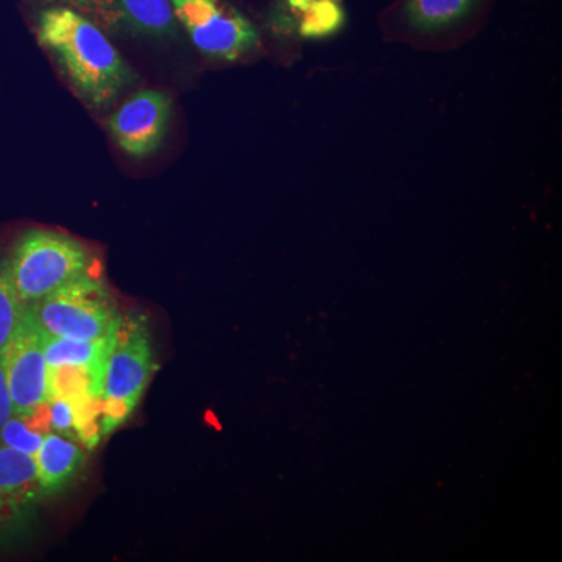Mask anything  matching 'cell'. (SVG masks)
<instances>
[{"label": "cell", "instance_id": "cell-1", "mask_svg": "<svg viewBox=\"0 0 562 562\" xmlns=\"http://www.w3.org/2000/svg\"><path fill=\"white\" fill-rule=\"evenodd\" d=\"M36 35L77 94L92 109H106L135 81L120 50L80 11L65 5L41 10Z\"/></svg>", "mask_w": 562, "mask_h": 562}, {"label": "cell", "instance_id": "cell-2", "mask_svg": "<svg viewBox=\"0 0 562 562\" xmlns=\"http://www.w3.org/2000/svg\"><path fill=\"white\" fill-rule=\"evenodd\" d=\"M5 265L14 290L27 306L92 273V257L83 244L44 228L25 232Z\"/></svg>", "mask_w": 562, "mask_h": 562}, {"label": "cell", "instance_id": "cell-3", "mask_svg": "<svg viewBox=\"0 0 562 562\" xmlns=\"http://www.w3.org/2000/svg\"><path fill=\"white\" fill-rule=\"evenodd\" d=\"M154 371L149 324L140 314H125L121 317L103 373V436L117 430L132 416Z\"/></svg>", "mask_w": 562, "mask_h": 562}, {"label": "cell", "instance_id": "cell-4", "mask_svg": "<svg viewBox=\"0 0 562 562\" xmlns=\"http://www.w3.org/2000/svg\"><path fill=\"white\" fill-rule=\"evenodd\" d=\"M29 312L46 335L77 341L111 338L122 317L109 288L94 273L33 303Z\"/></svg>", "mask_w": 562, "mask_h": 562}, {"label": "cell", "instance_id": "cell-5", "mask_svg": "<svg viewBox=\"0 0 562 562\" xmlns=\"http://www.w3.org/2000/svg\"><path fill=\"white\" fill-rule=\"evenodd\" d=\"M177 22L202 54L235 61L257 49L260 33L222 0H171Z\"/></svg>", "mask_w": 562, "mask_h": 562}, {"label": "cell", "instance_id": "cell-6", "mask_svg": "<svg viewBox=\"0 0 562 562\" xmlns=\"http://www.w3.org/2000/svg\"><path fill=\"white\" fill-rule=\"evenodd\" d=\"M14 414H29L47 402V368L43 330L25 313L20 327L0 351Z\"/></svg>", "mask_w": 562, "mask_h": 562}, {"label": "cell", "instance_id": "cell-7", "mask_svg": "<svg viewBox=\"0 0 562 562\" xmlns=\"http://www.w3.org/2000/svg\"><path fill=\"white\" fill-rule=\"evenodd\" d=\"M171 117L172 101L166 92L143 90L122 103L110 117L109 128L128 157L146 158L165 143Z\"/></svg>", "mask_w": 562, "mask_h": 562}, {"label": "cell", "instance_id": "cell-8", "mask_svg": "<svg viewBox=\"0 0 562 562\" xmlns=\"http://www.w3.org/2000/svg\"><path fill=\"white\" fill-rule=\"evenodd\" d=\"M43 498L35 460L0 443V539L24 528Z\"/></svg>", "mask_w": 562, "mask_h": 562}, {"label": "cell", "instance_id": "cell-9", "mask_svg": "<svg viewBox=\"0 0 562 562\" xmlns=\"http://www.w3.org/2000/svg\"><path fill=\"white\" fill-rule=\"evenodd\" d=\"M33 460L43 497H54L79 480L87 465V453L72 439L50 431L44 436Z\"/></svg>", "mask_w": 562, "mask_h": 562}, {"label": "cell", "instance_id": "cell-10", "mask_svg": "<svg viewBox=\"0 0 562 562\" xmlns=\"http://www.w3.org/2000/svg\"><path fill=\"white\" fill-rule=\"evenodd\" d=\"M110 13L132 31L150 36H168L177 32L171 0H105Z\"/></svg>", "mask_w": 562, "mask_h": 562}, {"label": "cell", "instance_id": "cell-11", "mask_svg": "<svg viewBox=\"0 0 562 562\" xmlns=\"http://www.w3.org/2000/svg\"><path fill=\"white\" fill-rule=\"evenodd\" d=\"M114 336L98 339V341H77V339L57 338V336L46 335L43 331L44 357H46L47 368L80 366V368L90 369L103 379L106 360L113 349Z\"/></svg>", "mask_w": 562, "mask_h": 562}, {"label": "cell", "instance_id": "cell-12", "mask_svg": "<svg viewBox=\"0 0 562 562\" xmlns=\"http://www.w3.org/2000/svg\"><path fill=\"white\" fill-rule=\"evenodd\" d=\"M476 0H408L405 16L420 32H438L464 20Z\"/></svg>", "mask_w": 562, "mask_h": 562}, {"label": "cell", "instance_id": "cell-13", "mask_svg": "<svg viewBox=\"0 0 562 562\" xmlns=\"http://www.w3.org/2000/svg\"><path fill=\"white\" fill-rule=\"evenodd\" d=\"M103 379L98 373L80 366H58L49 368L47 373V401L49 398H66L70 403L87 395L101 397Z\"/></svg>", "mask_w": 562, "mask_h": 562}, {"label": "cell", "instance_id": "cell-14", "mask_svg": "<svg viewBox=\"0 0 562 562\" xmlns=\"http://www.w3.org/2000/svg\"><path fill=\"white\" fill-rule=\"evenodd\" d=\"M301 13V33L306 38H324L341 29L344 11L335 0H290Z\"/></svg>", "mask_w": 562, "mask_h": 562}, {"label": "cell", "instance_id": "cell-15", "mask_svg": "<svg viewBox=\"0 0 562 562\" xmlns=\"http://www.w3.org/2000/svg\"><path fill=\"white\" fill-rule=\"evenodd\" d=\"M27 310L14 290L5 261H0V351L20 327Z\"/></svg>", "mask_w": 562, "mask_h": 562}, {"label": "cell", "instance_id": "cell-16", "mask_svg": "<svg viewBox=\"0 0 562 562\" xmlns=\"http://www.w3.org/2000/svg\"><path fill=\"white\" fill-rule=\"evenodd\" d=\"M72 406L76 438L88 450L95 449L103 436L101 397L87 395L72 402Z\"/></svg>", "mask_w": 562, "mask_h": 562}, {"label": "cell", "instance_id": "cell-17", "mask_svg": "<svg viewBox=\"0 0 562 562\" xmlns=\"http://www.w3.org/2000/svg\"><path fill=\"white\" fill-rule=\"evenodd\" d=\"M44 432L35 430L22 414H13L0 428V443L18 450V452L35 457L41 443L44 441Z\"/></svg>", "mask_w": 562, "mask_h": 562}, {"label": "cell", "instance_id": "cell-18", "mask_svg": "<svg viewBox=\"0 0 562 562\" xmlns=\"http://www.w3.org/2000/svg\"><path fill=\"white\" fill-rule=\"evenodd\" d=\"M47 406H49L50 431L58 432V435L66 436L69 439L76 438L72 403L66 401V398H49Z\"/></svg>", "mask_w": 562, "mask_h": 562}, {"label": "cell", "instance_id": "cell-19", "mask_svg": "<svg viewBox=\"0 0 562 562\" xmlns=\"http://www.w3.org/2000/svg\"><path fill=\"white\" fill-rule=\"evenodd\" d=\"M13 414V402H11L9 383H7L5 369H3L2 360H0V428L5 425V422Z\"/></svg>", "mask_w": 562, "mask_h": 562}]
</instances>
